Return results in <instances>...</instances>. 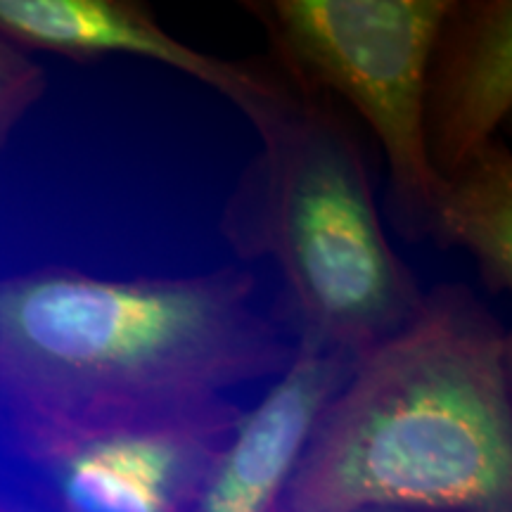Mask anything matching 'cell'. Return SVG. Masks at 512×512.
Wrapping results in <instances>:
<instances>
[{"instance_id": "6da1fadb", "label": "cell", "mask_w": 512, "mask_h": 512, "mask_svg": "<svg viewBox=\"0 0 512 512\" xmlns=\"http://www.w3.org/2000/svg\"><path fill=\"white\" fill-rule=\"evenodd\" d=\"M292 323L238 266L100 278L67 266L0 278V413L8 434L223 399L278 377Z\"/></svg>"}, {"instance_id": "7a4b0ae2", "label": "cell", "mask_w": 512, "mask_h": 512, "mask_svg": "<svg viewBox=\"0 0 512 512\" xmlns=\"http://www.w3.org/2000/svg\"><path fill=\"white\" fill-rule=\"evenodd\" d=\"M373 508L512 512V339L470 287L358 358L275 512Z\"/></svg>"}, {"instance_id": "3957f363", "label": "cell", "mask_w": 512, "mask_h": 512, "mask_svg": "<svg viewBox=\"0 0 512 512\" xmlns=\"http://www.w3.org/2000/svg\"><path fill=\"white\" fill-rule=\"evenodd\" d=\"M266 62L264 86L238 107L261 150L219 230L240 259L278 268L299 337L361 358L418 316L425 292L384 233L354 121Z\"/></svg>"}, {"instance_id": "277c9868", "label": "cell", "mask_w": 512, "mask_h": 512, "mask_svg": "<svg viewBox=\"0 0 512 512\" xmlns=\"http://www.w3.org/2000/svg\"><path fill=\"white\" fill-rule=\"evenodd\" d=\"M271 41L275 67L344 102L389 166V200L406 238L427 235L441 176L427 159L422 105L448 0H256L242 3Z\"/></svg>"}, {"instance_id": "5b68a950", "label": "cell", "mask_w": 512, "mask_h": 512, "mask_svg": "<svg viewBox=\"0 0 512 512\" xmlns=\"http://www.w3.org/2000/svg\"><path fill=\"white\" fill-rule=\"evenodd\" d=\"M240 415L223 396L10 441L60 512H192Z\"/></svg>"}, {"instance_id": "8992f818", "label": "cell", "mask_w": 512, "mask_h": 512, "mask_svg": "<svg viewBox=\"0 0 512 512\" xmlns=\"http://www.w3.org/2000/svg\"><path fill=\"white\" fill-rule=\"evenodd\" d=\"M358 358L297 337V349L252 411H242L192 512H275L320 415Z\"/></svg>"}, {"instance_id": "52a82bcc", "label": "cell", "mask_w": 512, "mask_h": 512, "mask_svg": "<svg viewBox=\"0 0 512 512\" xmlns=\"http://www.w3.org/2000/svg\"><path fill=\"white\" fill-rule=\"evenodd\" d=\"M512 110V3L448 0L425 74L427 159L446 178L494 143Z\"/></svg>"}, {"instance_id": "ba28073f", "label": "cell", "mask_w": 512, "mask_h": 512, "mask_svg": "<svg viewBox=\"0 0 512 512\" xmlns=\"http://www.w3.org/2000/svg\"><path fill=\"white\" fill-rule=\"evenodd\" d=\"M0 36L22 50L72 60L138 57L174 69L240 107L266 79V60L230 62L178 41L131 0H0Z\"/></svg>"}, {"instance_id": "9c48e42d", "label": "cell", "mask_w": 512, "mask_h": 512, "mask_svg": "<svg viewBox=\"0 0 512 512\" xmlns=\"http://www.w3.org/2000/svg\"><path fill=\"white\" fill-rule=\"evenodd\" d=\"M439 249H465L494 294L512 287V155L484 147L453 176L441 178L427 235Z\"/></svg>"}, {"instance_id": "30bf717a", "label": "cell", "mask_w": 512, "mask_h": 512, "mask_svg": "<svg viewBox=\"0 0 512 512\" xmlns=\"http://www.w3.org/2000/svg\"><path fill=\"white\" fill-rule=\"evenodd\" d=\"M46 72L31 60L27 50L12 46L0 36V150L31 107L46 93Z\"/></svg>"}, {"instance_id": "8fae6325", "label": "cell", "mask_w": 512, "mask_h": 512, "mask_svg": "<svg viewBox=\"0 0 512 512\" xmlns=\"http://www.w3.org/2000/svg\"><path fill=\"white\" fill-rule=\"evenodd\" d=\"M0 512H31V510H27L24 505L10 501V498H5L3 494H0Z\"/></svg>"}, {"instance_id": "7c38bea8", "label": "cell", "mask_w": 512, "mask_h": 512, "mask_svg": "<svg viewBox=\"0 0 512 512\" xmlns=\"http://www.w3.org/2000/svg\"><path fill=\"white\" fill-rule=\"evenodd\" d=\"M361 512H420V510H399V508H373V510H361Z\"/></svg>"}]
</instances>
